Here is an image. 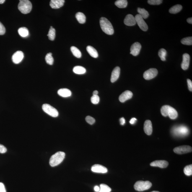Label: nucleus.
<instances>
[{
  "mask_svg": "<svg viewBox=\"0 0 192 192\" xmlns=\"http://www.w3.org/2000/svg\"><path fill=\"white\" fill-rule=\"evenodd\" d=\"M101 28L104 32L108 35H112L114 33V30L111 23L106 18L102 17L100 19Z\"/></svg>",
  "mask_w": 192,
  "mask_h": 192,
  "instance_id": "obj_1",
  "label": "nucleus"
},
{
  "mask_svg": "<svg viewBox=\"0 0 192 192\" xmlns=\"http://www.w3.org/2000/svg\"><path fill=\"white\" fill-rule=\"evenodd\" d=\"M161 113L163 116H168L171 119H175L178 116L177 110L173 107L167 105H164L162 107Z\"/></svg>",
  "mask_w": 192,
  "mask_h": 192,
  "instance_id": "obj_2",
  "label": "nucleus"
},
{
  "mask_svg": "<svg viewBox=\"0 0 192 192\" xmlns=\"http://www.w3.org/2000/svg\"><path fill=\"white\" fill-rule=\"evenodd\" d=\"M65 153L63 152H58L51 156L50 159V164L52 167L59 165L62 162L65 158Z\"/></svg>",
  "mask_w": 192,
  "mask_h": 192,
  "instance_id": "obj_3",
  "label": "nucleus"
},
{
  "mask_svg": "<svg viewBox=\"0 0 192 192\" xmlns=\"http://www.w3.org/2000/svg\"><path fill=\"white\" fill-rule=\"evenodd\" d=\"M18 8L22 14H28L32 11V5L28 0H21L19 3Z\"/></svg>",
  "mask_w": 192,
  "mask_h": 192,
  "instance_id": "obj_4",
  "label": "nucleus"
},
{
  "mask_svg": "<svg viewBox=\"0 0 192 192\" xmlns=\"http://www.w3.org/2000/svg\"><path fill=\"white\" fill-rule=\"evenodd\" d=\"M152 186V183L149 181H139L136 182L134 187L137 191H142L149 189Z\"/></svg>",
  "mask_w": 192,
  "mask_h": 192,
  "instance_id": "obj_5",
  "label": "nucleus"
},
{
  "mask_svg": "<svg viewBox=\"0 0 192 192\" xmlns=\"http://www.w3.org/2000/svg\"><path fill=\"white\" fill-rule=\"evenodd\" d=\"M42 109L46 113L54 118H56L59 115L58 111L56 109L48 104H44L42 106Z\"/></svg>",
  "mask_w": 192,
  "mask_h": 192,
  "instance_id": "obj_6",
  "label": "nucleus"
},
{
  "mask_svg": "<svg viewBox=\"0 0 192 192\" xmlns=\"http://www.w3.org/2000/svg\"><path fill=\"white\" fill-rule=\"evenodd\" d=\"M173 133L177 136H185L188 133V128L183 126H179L173 128Z\"/></svg>",
  "mask_w": 192,
  "mask_h": 192,
  "instance_id": "obj_7",
  "label": "nucleus"
},
{
  "mask_svg": "<svg viewBox=\"0 0 192 192\" xmlns=\"http://www.w3.org/2000/svg\"><path fill=\"white\" fill-rule=\"evenodd\" d=\"M158 74V71L156 68H150L145 71L144 74V79L149 80L156 77Z\"/></svg>",
  "mask_w": 192,
  "mask_h": 192,
  "instance_id": "obj_8",
  "label": "nucleus"
},
{
  "mask_svg": "<svg viewBox=\"0 0 192 192\" xmlns=\"http://www.w3.org/2000/svg\"><path fill=\"white\" fill-rule=\"evenodd\" d=\"M135 18L139 28L144 32L147 31L148 29V25L142 17L139 14L136 15Z\"/></svg>",
  "mask_w": 192,
  "mask_h": 192,
  "instance_id": "obj_9",
  "label": "nucleus"
},
{
  "mask_svg": "<svg viewBox=\"0 0 192 192\" xmlns=\"http://www.w3.org/2000/svg\"><path fill=\"white\" fill-rule=\"evenodd\" d=\"M173 150L176 153L182 154L191 152L192 149L189 146H182L175 147Z\"/></svg>",
  "mask_w": 192,
  "mask_h": 192,
  "instance_id": "obj_10",
  "label": "nucleus"
},
{
  "mask_svg": "<svg viewBox=\"0 0 192 192\" xmlns=\"http://www.w3.org/2000/svg\"><path fill=\"white\" fill-rule=\"evenodd\" d=\"M24 57V54L23 52L20 51H17L13 55L12 61L15 64H19L22 62Z\"/></svg>",
  "mask_w": 192,
  "mask_h": 192,
  "instance_id": "obj_11",
  "label": "nucleus"
},
{
  "mask_svg": "<svg viewBox=\"0 0 192 192\" xmlns=\"http://www.w3.org/2000/svg\"><path fill=\"white\" fill-rule=\"evenodd\" d=\"M141 45L138 42H136L133 44L130 48V54L133 56H136L139 54L141 48Z\"/></svg>",
  "mask_w": 192,
  "mask_h": 192,
  "instance_id": "obj_12",
  "label": "nucleus"
},
{
  "mask_svg": "<svg viewBox=\"0 0 192 192\" xmlns=\"http://www.w3.org/2000/svg\"><path fill=\"white\" fill-rule=\"evenodd\" d=\"M183 60L181 64L182 69L186 70L189 67L190 62V56L188 53L184 54L183 56Z\"/></svg>",
  "mask_w": 192,
  "mask_h": 192,
  "instance_id": "obj_13",
  "label": "nucleus"
},
{
  "mask_svg": "<svg viewBox=\"0 0 192 192\" xmlns=\"http://www.w3.org/2000/svg\"><path fill=\"white\" fill-rule=\"evenodd\" d=\"M92 172L97 173H105L108 171L107 167L100 164H95L91 168Z\"/></svg>",
  "mask_w": 192,
  "mask_h": 192,
  "instance_id": "obj_14",
  "label": "nucleus"
},
{
  "mask_svg": "<svg viewBox=\"0 0 192 192\" xmlns=\"http://www.w3.org/2000/svg\"><path fill=\"white\" fill-rule=\"evenodd\" d=\"M132 92L129 90H126L123 92L119 97V100L121 102H124L132 97Z\"/></svg>",
  "mask_w": 192,
  "mask_h": 192,
  "instance_id": "obj_15",
  "label": "nucleus"
},
{
  "mask_svg": "<svg viewBox=\"0 0 192 192\" xmlns=\"http://www.w3.org/2000/svg\"><path fill=\"white\" fill-rule=\"evenodd\" d=\"M124 23L125 25L128 26L135 25L136 23L135 17L130 14L126 15L124 19Z\"/></svg>",
  "mask_w": 192,
  "mask_h": 192,
  "instance_id": "obj_16",
  "label": "nucleus"
},
{
  "mask_svg": "<svg viewBox=\"0 0 192 192\" xmlns=\"http://www.w3.org/2000/svg\"><path fill=\"white\" fill-rule=\"evenodd\" d=\"M168 162L164 160H159L154 161L151 163L150 165L153 167H157L160 168H165L168 165Z\"/></svg>",
  "mask_w": 192,
  "mask_h": 192,
  "instance_id": "obj_17",
  "label": "nucleus"
},
{
  "mask_svg": "<svg viewBox=\"0 0 192 192\" xmlns=\"http://www.w3.org/2000/svg\"><path fill=\"white\" fill-rule=\"evenodd\" d=\"M64 2V0H51L50 5L52 8L57 9L62 7Z\"/></svg>",
  "mask_w": 192,
  "mask_h": 192,
  "instance_id": "obj_18",
  "label": "nucleus"
},
{
  "mask_svg": "<svg viewBox=\"0 0 192 192\" xmlns=\"http://www.w3.org/2000/svg\"><path fill=\"white\" fill-rule=\"evenodd\" d=\"M145 133L148 135H150L152 133L153 128L152 122L150 120H147L145 122L144 125Z\"/></svg>",
  "mask_w": 192,
  "mask_h": 192,
  "instance_id": "obj_19",
  "label": "nucleus"
},
{
  "mask_svg": "<svg viewBox=\"0 0 192 192\" xmlns=\"http://www.w3.org/2000/svg\"><path fill=\"white\" fill-rule=\"evenodd\" d=\"M120 73V68L119 67H116L112 71L111 82L114 83L118 80L119 77Z\"/></svg>",
  "mask_w": 192,
  "mask_h": 192,
  "instance_id": "obj_20",
  "label": "nucleus"
},
{
  "mask_svg": "<svg viewBox=\"0 0 192 192\" xmlns=\"http://www.w3.org/2000/svg\"><path fill=\"white\" fill-rule=\"evenodd\" d=\"M58 94L62 97H70L71 92L70 90L67 88H62L58 91Z\"/></svg>",
  "mask_w": 192,
  "mask_h": 192,
  "instance_id": "obj_21",
  "label": "nucleus"
},
{
  "mask_svg": "<svg viewBox=\"0 0 192 192\" xmlns=\"http://www.w3.org/2000/svg\"><path fill=\"white\" fill-rule=\"evenodd\" d=\"M87 50L88 53L90 56L94 58H97L98 56V54L97 51L93 47L88 46L87 48Z\"/></svg>",
  "mask_w": 192,
  "mask_h": 192,
  "instance_id": "obj_22",
  "label": "nucleus"
},
{
  "mask_svg": "<svg viewBox=\"0 0 192 192\" xmlns=\"http://www.w3.org/2000/svg\"><path fill=\"white\" fill-rule=\"evenodd\" d=\"M76 19L79 23L84 24L86 21V17L85 15L81 12H78L76 15Z\"/></svg>",
  "mask_w": 192,
  "mask_h": 192,
  "instance_id": "obj_23",
  "label": "nucleus"
},
{
  "mask_svg": "<svg viewBox=\"0 0 192 192\" xmlns=\"http://www.w3.org/2000/svg\"><path fill=\"white\" fill-rule=\"evenodd\" d=\"M73 71L75 74H85L86 70L85 68L81 66L75 67L73 69Z\"/></svg>",
  "mask_w": 192,
  "mask_h": 192,
  "instance_id": "obj_24",
  "label": "nucleus"
},
{
  "mask_svg": "<svg viewBox=\"0 0 192 192\" xmlns=\"http://www.w3.org/2000/svg\"><path fill=\"white\" fill-rule=\"evenodd\" d=\"M182 9V6L181 5L177 4L171 8L169 10V12L171 14H177Z\"/></svg>",
  "mask_w": 192,
  "mask_h": 192,
  "instance_id": "obj_25",
  "label": "nucleus"
},
{
  "mask_svg": "<svg viewBox=\"0 0 192 192\" xmlns=\"http://www.w3.org/2000/svg\"><path fill=\"white\" fill-rule=\"evenodd\" d=\"M115 5L120 8H123L126 7L128 6V1L126 0H118L115 1Z\"/></svg>",
  "mask_w": 192,
  "mask_h": 192,
  "instance_id": "obj_26",
  "label": "nucleus"
},
{
  "mask_svg": "<svg viewBox=\"0 0 192 192\" xmlns=\"http://www.w3.org/2000/svg\"><path fill=\"white\" fill-rule=\"evenodd\" d=\"M137 11L139 13V14L142 17L143 19H147L149 17V12L144 8H138Z\"/></svg>",
  "mask_w": 192,
  "mask_h": 192,
  "instance_id": "obj_27",
  "label": "nucleus"
},
{
  "mask_svg": "<svg viewBox=\"0 0 192 192\" xmlns=\"http://www.w3.org/2000/svg\"><path fill=\"white\" fill-rule=\"evenodd\" d=\"M18 33L20 36L22 37H27L29 35L28 29L25 27H21L18 30Z\"/></svg>",
  "mask_w": 192,
  "mask_h": 192,
  "instance_id": "obj_28",
  "label": "nucleus"
},
{
  "mask_svg": "<svg viewBox=\"0 0 192 192\" xmlns=\"http://www.w3.org/2000/svg\"><path fill=\"white\" fill-rule=\"evenodd\" d=\"M71 50L74 56L78 58H80L82 56L81 52L75 46H71Z\"/></svg>",
  "mask_w": 192,
  "mask_h": 192,
  "instance_id": "obj_29",
  "label": "nucleus"
},
{
  "mask_svg": "<svg viewBox=\"0 0 192 192\" xmlns=\"http://www.w3.org/2000/svg\"><path fill=\"white\" fill-rule=\"evenodd\" d=\"M48 36L50 40L53 41L55 40L56 36V30L53 27H50Z\"/></svg>",
  "mask_w": 192,
  "mask_h": 192,
  "instance_id": "obj_30",
  "label": "nucleus"
},
{
  "mask_svg": "<svg viewBox=\"0 0 192 192\" xmlns=\"http://www.w3.org/2000/svg\"><path fill=\"white\" fill-rule=\"evenodd\" d=\"M167 52L166 50L164 48H161L159 50L158 55L160 57L161 60L162 61H166V56H167Z\"/></svg>",
  "mask_w": 192,
  "mask_h": 192,
  "instance_id": "obj_31",
  "label": "nucleus"
},
{
  "mask_svg": "<svg viewBox=\"0 0 192 192\" xmlns=\"http://www.w3.org/2000/svg\"><path fill=\"white\" fill-rule=\"evenodd\" d=\"M45 60L48 64L51 65L53 64L54 59L53 56H52V53H49L47 54L45 57Z\"/></svg>",
  "mask_w": 192,
  "mask_h": 192,
  "instance_id": "obj_32",
  "label": "nucleus"
},
{
  "mask_svg": "<svg viewBox=\"0 0 192 192\" xmlns=\"http://www.w3.org/2000/svg\"><path fill=\"white\" fill-rule=\"evenodd\" d=\"M100 190L98 192H110L111 191V188L105 184H100Z\"/></svg>",
  "mask_w": 192,
  "mask_h": 192,
  "instance_id": "obj_33",
  "label": "nucleus"
},
{
  "mask_svg": "<svg viewBox=\"0 0 192 192\" xmlns=\"http://www.w3.org/2000/svg\"><path fill=\"white\" fill-rule=\"evenodd\" d=\"M184 172L187 176L191 175L192 174V164L187 165L184 167Z\"/></svg>",
  "mask_w": 192,
  "mask_h": 192,
  "instance_id": "obj_34",
  "label": "nucleus"
},
{
  "mask_svg": "<svg viewBox=\"0 0 192 192\" xmlns=\"http://www.w3.org/2000/svg\"><path fill=\"white\" fill-rule=\"evenodd\" d=\"M181 43L183 45H192V37H188L182 39Z\"/></svg>",
  "mask_w": 192,
  "mask_h": 192,
  "instance_id": "obj_35",
  "label": "nucleus"
},
{
  "mask_svg": "<svg viewBox=\"0 0 192 192\" xmlns=\"http://www.w3.org/2000/svg\"><path fill=\"white\" fill-rule=\"evenodd\" d=\"M91 102L94 104H97L100 101V97L98 95H93L91 98Z\"/></svg>",
  "mask_w": 192,
  "mask_h": 192,
  "instance_id": "obj_36",
  "label": "nucleus"
},
{
  "mask_svg": "<svg viewBox=\"0 0 192 192\" xmlns=\"http://www.w3.org/2000/svg\"><path fill=\"white\" fill-rule=\"evenodd\" d=\"M162 0H149L148 3L151 5H159L162 3Z\"/></svg>",
  "mask_w": 192,
  "mask_h": 192,
  "instance_id": "obj_37",
  "label": "nucleus"
},
{
  "mask_svg": "<svg viewBox=\"0 0 192 192\" xmlns=\"http://www.w3.org/2000/svg\"><path fill=\"white\" fill-rule=\"evenodd\" d=\"M85 120L87 123L90 125L93 124L95 123V120L92 117L90 116H88L86 117Z\"/></svg>",
  "mask_w": 192,
  "mask_h": 192,
  "instance_id": "obj_38",
  "label": "nucleus"
},
{
  "mask_svg": "<svg viewBox=\"0 0 192 192\" xmlns=\"http://www.w3.org/2000/svg\"><path fill=\"white\" fill-rule=\"evenodd\" d=\"M6 30L5 27L3 24L0 22V35H4L5 33Z\"/></svg>",
  "mask_w": 192,
  "mask_h": 192,
  "instance_id": "obj_39",
  "label": "nucleus"
},
{
  "mask_svg": "<svg viewBox=\"0 0 192 192\" xmlns=\"http://www.w3.org/2000/svg\"><path fill=\"white\" fill-rule=\"evenodd\" d=\"M7 151V149L2 144H0V153H4Z\"/></svg>",
  "mask_w": 192,
  "mask_h": 192,
  "instance_id": "obj_40",
  "label": "nucleus"
},
{
  "mask_svg": "<svg viewBox=\"0 0 192 192\" xmlns=\"http://www.w3.org/2000/svg\"><path fill=\"white\" fill-rule=\"evenodd\" d=\"M187 83H188V88L191 92L192 91V82L191 80L190 79H187Z\"/></svg>",
  "mask_w": 192,
  "mask_h": 192,
  "instance_id": "obj_41",
  "label": "nucleus"
},
{
  "mask_svg": "<svg viewBox=\"0 0 192 192\" xmlns=\"http://www.w3.org/2000/svg\"><path fill=\"white\" fill-rule=\"evenodd\" d=\"M0 192H6L5 187L2 183H0Z\"/></svg>",
  "mask_w": 192,
  "mask_h": 192,
  "instance_id": "obj_42",
  "label": "nucleus"
},
{
  "mask_svg": "<svg viewBox=\"0 0 192 192\" xmlns=\"http://www.w3.org/2000/svg\"><path fill=\"white\" fill-rule=\"evenodd\" d=\"M137 120L136 118H132L131 120H130V123H131V124H134L135 123H136Z\"/></svg>",
  "mask_w": 192,
  "mask_h": 192,
  "instance_id": "obj_43",
  "label": "nucleus"
},
{
  "mask_svg": "<svg viewBox=\"0 0 192 192\" xmlns=\"http://www.w3.org/2000/svg\"><path fill=\"white\" fill-rule=\"evenodd\" d=\"M120 124L122 125H124L125 123V120L124 118H122L120 119Z\"/></svg>",
  "mask_w": 192,
  "mask_h": 192,
  "instance_id": "obj_44",
  "label": "nucleus"
},
{
  "mask_svg": "<svg viewBox=\"0 0 192 192\" xmlns=\"http://www.w3.org/2000/svg\"><path fill=\"white\" fill-rule=\"evenodd\" d=\"M100 189V188L98 186H95L94 187V190L95 192H98Z\"/></svg>",
  "mask_w": 192,
  "mask_h": 192,
  "instance_id": "obj_45",
  "label": "nucleus"
},
{
  "mask_svg": "<svg viewBox=\"0 0 192 192\" xmlns=\"http://www.w3.org/2000/svg\"><path fill=\"white\" fill-rule=\"evenodd\" d=\"M187 22L190 24H192V18H188V19H187Z\"/></svg>",
  "mask_w": 192,
  "mask_h": 192,
  "instance_id": "obj_46",
  "label": "nucleus"
},
{
  "mask_svg": "<svg viewBox=\"0 0 192 192\" xmlns=\"http://www.w3.org/2000/svg\"><path fill=\"white\" fill-rule=\"evenodd\" d=\"M98 94V92L97 90H95L93 92V95H97Z\"/></svg>",
  "mask_w": 192,
  "mask_h": 192,
  "instance_id": "obj_47",
  "label": "nucleus"
},
{
  "mask_svg": "<svg viewBox=\"0 0 192 192\" xmlns=\"http://www.w3.org/2000/svg\"><path fill=\"white\" fill-rule=\"evenodd\" d=\"M5 1V0H0V4H3Z\"/></svg>",
  "mask_w": 192,
  "mask_h": 192,
  "instance_id": "obj_48",
  "label": "nucleus"
},
{
  "mask_svg": "<svg viewBox=\"0 0 192 192\" xmlns=\"http://www.w3.org/2000/svg\"><path fill=\"white\" fill-rule=\"evenodd\" d=\"M151 192H159L158 191H153Z\"/></svg>",
  "mask_w": 192,
  "mask_h": 192,
  "instance_id": "obj_49",
  "label": "nucleus"
}]
</instances>
